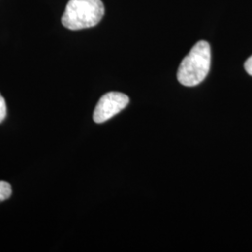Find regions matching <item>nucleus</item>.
Returning <instances> with one entry per match:
<instances>
[{
	"mask_svg": "<svg viewBox=\"0 0 252 252\" xmlns=\"http://www.w3.org/2000/svg\"><path fill=\"white\" fill-rule=\"evenodd\" d=\"M211 64V50L208 42L200 40L182 60L178 70V81L188 87L198 85L206 79Z\"/></svg>",
	"mask_w": 252,
	"mask_h": 252,
	"instance_id": "obj_1",
	"label": "nucleus"
},
{
	"mask_svg": "<svg viewBox=\"0 0 252 252\" xmlns=\"http://www.w3.org/2000/svg\"><path fill=\"white\" fill-rule=\"evenodd\" d=\"M105 13L101 0H69L66 4L62 24L69 30H81L98 25Z\"/></svg>",
	"mask_w": 252,
	"mask_h": 252,
	"instance_id": "obj_2",
	"label": "nucleus"
},
{
	"mask_svg": "<svg viewBox=\"0 0 252 252\" xmlns=\"http://www.w3.org/2000/svg\"><path fill=\"white\" fill-rule=\"evenodd\" d=\"M129 97L119 92H109L100 98L94 111V121L102 124L121 112L129 104Z\"/></svg>",
	"mask_w": 252,
	"mask_h": 252,
	"instance_id": "obj_3",
	"label": "nucleus"
},
{
	"mask_svg": "<svg viewBox=\"0 0 252 252\" xmlns=\"http://www.w3.org/2000/svg\"><path fill=\"white\" fill-rule=\"evenodd\" d=\"M11 186L9 182L0 180V203L3 201H6L11 195Z\"/></svg>",
	"mask_w": 252,
	"mask_h": 252,
	"instance_id": "obj_4",
	"label": "nucleus"
},
{
	"mask_svg": "<svg viewBox=\"0 0 252 252\" xmlns=\"http://www.w3.org/2000/svg\"><path fill=\"white\" fill-rule=\"evenodd\" d=\"M7 116V105L4 97L0 94V124L5 120Z\"/></svg>",
	"mask_w": 252,
	"mask_h": 252,
	"instance_id": "obj_5",
	"label": "nucleus"
},
{
	"mask_svg": "<svg viewBox=\"0 0 252 252\" xmlns=\"http://www.w3.org/2000/svg\"><path fill=\"white\" fill-rule=\"evenodd\" d=\"M244 66H245V69L247 73L252 76V55L250 58H248V60L245 62Z\"/></svg>",
	"mask_w": 252,
	"mask_h": 252,
	"instance_id": "obj_6",
	"label": "nucleus"
}]
</instances>
